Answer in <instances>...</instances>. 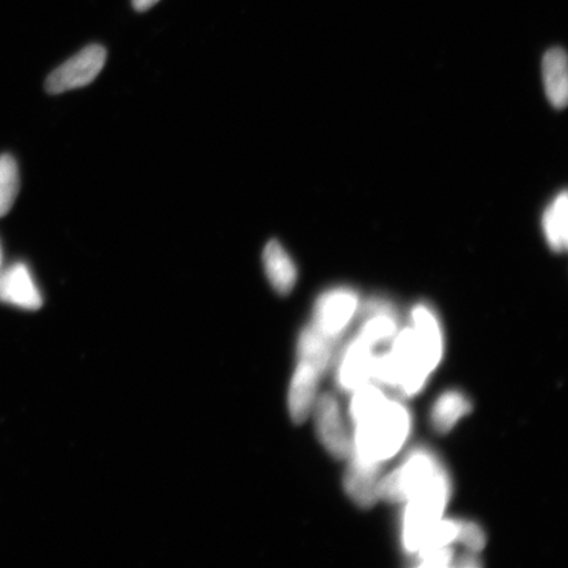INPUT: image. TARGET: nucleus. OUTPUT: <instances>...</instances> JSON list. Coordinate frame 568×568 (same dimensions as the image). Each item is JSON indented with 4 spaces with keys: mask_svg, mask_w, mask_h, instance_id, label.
Listing matches in <instances>:
<instances>
[{
    "mask_svg": "<svg viewBox=\"0 0 568 568\" xmlns=\"http://www.w3.org/2000/svg\"><path fill=\"white\" fill-rule=\"evenodd\" d=\"M20 187L19 169L16 159L10 154L0 155V217L12 209Z\"/></svg>",
    "mask_w": 568,
    "mask_h": 568,
    "instance_id": "18",
    "label": "nucleus"
},
{
    "mask_svg": "<svg viewBox=\"0 0 568 568\" xmlns=\"http://www.w3.org/2000/svg\"><path fill=\"white\" fill-rule=\"evenodd\" d=\"M450 489V480L443 467L428 485L410 497L403 523V542L407 551L417 552L425 532L442 520Z\"/></svg>",
    "mask_w": 568,
    "mask_h": 568,
    "instance_id": "2",
    "label": "nucleus"
},
{
    "mask_svg": "<svg viewBox=\"0 0 568 568\" xmlns=\"http://www.w3.org/2000/svg\"><path fill=\"white\" fill-rule=\"evenodd\" d=\"M349 459L344 478L345 491L361 508H372L379 500L382 464L364 459L353 452Z\"/></svg>",
    "mask_w": 568,
    "mask_h": 568,
    "instance_id": "7",
    "label": "nucleus"
},
{
    "mask_svg": "<svg viewBox=\"0 0 568 568\" xmlns=\"http://www.w3.org/2000/svg\"><path fill=\"white\" fill-rule=\"evenodd\" d=\"M568 199L566 191H562L554 199L542 217V229L546 241L551 251L565 253L568 245Z\"/></svg>",
    "mask_w": 568,
    "mask_h": 568,
    "instance_id": "16",
    "label": "nucleus"
},
{
    "mask_svg": "<svg viewBox=\"0 0 568 568\" xmlns=\"http://www.w3.org/2000/svg\"><path fill=\"white\" fill-rule=\"evenodd\" d=\"M336 345L337 341L326 337L310 324L302 331L297 341V358L323 376L328 371Z\"/></svg>",
    "mask_w": 568,
    "mask_h": 568,
    "instance_id": "13",
    "label": "nucleus"
},
{
    "mask_svg": "<svg viewBox=\"0 0 568 568\" xmlns=\"http://www.w3.org/2000/svg\"><path fill=\"white\" fill-rule=\"evenodd\" d=\"M414 320V332L420 349L423 352L426 365L430 373L435 371L443 358L444 343L442 326L429 307L425 304H418L412 311Z\"/></svg>",
    "mask_w": 568,
    "mask_h": 568,
    "instance_id": "12",
    "label": "nucleus"
},
{
    "mask_svg": "<svg viewBox=\"0 0 568 568\" xmlns=\"http://www.w3.org/2000/svg\"><path fill=\"white\" fill-rule=\"evenodd\" d=\"M458 567H479L481 566L480 562H478V559L474 556H467L464 559H460V562L457 564Z\"/></svg>",
    "mask_w": 568,
    "mask_h": 568,
    "instance_id": "25",
    "label": "nucleus"
},
{
    "mask_svg": "<svg viewBox=\"0 0 568 568\" xmlns=\"http://www.w3.org/2000/svg\"><path fill=\"white\" fill-rule=\"evenodd\" d=\"M354 397L351 407L353 423H358L362 418L371 415L376 408L386 402L387 397L383 395L379 388L372 385H365L354 390Z\"/></svg>",
    "mask_w": 568,
    "mask_h": 568,
    "instance_id": "20",
    "label": "nucleus"
},
{
    "mask_svg": "<svg viewBox=\"0 0 568 568\" xmlns=\"http://www.w3.org/2000/svg\"><path fill=\"white\" fill-rule=\"evenodd\" d=\"M442 468V464L429 452L412 453L407 460L394 470L404 501H408L418 489L428 485Z\"/></svg>",
    "mask_w": 568,
    "mask_h": 568,
    "instance_id": "11",
    "label": "nucleus"
},
{
    "mask_svg": "<svg viewBox=\"0 0 568 568\" xmlns=\"http://www.w3.org/2000/svg\"><path fill=\"white\" fill-rule=\"evenodd\" d=\"M457 542L464 544L468 550L479 552L485 549L486 535L479 525L471 521H458Z\"/></svg>",
    "mask_w": 568,
    "mask_h": 568,
    "instance_id": "22",
    "label": "nucleus"
},
{
    "mask_svg": "<svg viewBox=\"0 0 568 568\" xmlns=\"http://www.w3.org/2000/svg\"><path fill=\"white\" fill-rule=\"evenodd\" d=\"M546 97L556 109H564L568 99L567 55L564 49L552 48L542 60Z\"/></svg>",
    "mask_w": 568,
    "mask_h": 568,
    "instance_id": "14",
    "label": "nucleus"
},
{
    "mask_svg": "<svg viewBox=\"0 0 568 568\" xmlns=\"http://www.w3.org/2000/svg\"><path fill=\"white\" fill-rule=\"evenodd\" d=\"M267 280L276 293L288 295L297 280L296 266L288 253L276 240L270 241L264 252Z\"/></svg>",
    "mask_w": 568,
    "mask_h": 568,
    "instance_id": "15",
    "label": "nucleus"
},
{
    "mask_svg": "<svg viewBox=\"0 0 568 568\" xmlns=\"http://www.w3.org/2000/svg\"><path fill=\"white\" fill-rule=\"evenodd\" d=\"M354 425L352 452L364 459L383 464L406 444L410 415L402 403L386 399L381 407Z\"/></svg>",
    "mask_w": 568,
    "mask_h": 568,
    "instance_id": "1",
    "label": "nucleus"
},
{
    "mask_svg": "<svg viewBox=\"0 0 568 568\" xmlns=\"http://www.w3.org/2000/svg\"><path fill=\"white\" fill-rule=\"evenodd\" d=\"M106 51L102 45H89L71 57L48 77L45 88L49 94H61L70 90L88 87L105 65Z\"/></svg>",
    "mask_w": 568,
    "mask_h": 568,
    "instance_id": "3",
    "label": "nucleus"
},
{
    "mask_svg": "<svg viewBox=\"0 0 568 568\" xmlns=\"http://www.w3.org/2000/svg\"><path fill=\"white\" fill-rule=\"evenodd\" d=\"M358 295L351 288H335L318 297L312 325L326 337L337 341L358 310Z\"/></svg>",
    "mask_w": 568,
    "mask_h": 568,
    "instance_id": "4",
    "label": "nucleus"
},
{
    "mask_svg": "<svg viewBox=\"0 0 568 568\" xmlns=\"http://www.w3.org/2000/svg\"><path fill=\"white\" fill-rule=\"evenodd\" d=\"M373 345L357 337L347 346L338 368V382L344 389L355 390L372 379Z\"/></svg>",
    "mask_w": 568,
    "mask_h": 568,
    "instance_id": "9",
    "label": "nucleus"
},
{
    "mask_svg": "<svg viewBox=\"0 0 568 568\" xmlns=\"http://www.w3.org/2000/svg\"><path fill=\"white\" fill-rule=\"evenodd\" d=\"M159 2H160V0H132L134 10H138V11L151 10L152 7L158 4Z\"/></svg>",
    "mask_w": 568,
    "mask_h": 568,
    "instance_id": "24",
    "label": "nucleus"
},
{
    "mask_svg": "<svg viewBox=\"0 0 568 568\" xmlns=\"http://www.w3.org/2000/svg\"><path fill=\"white\" fill-rule=\"evenodd\" d=\"M0 302L27 311L41 308L40 290L36 286L30 268L23 262L7 267L4 272L0 270Z\"/></svg>",
    "mask_w": 568,
    "mask_h": 568,
    "instance_id": "8",
    "label": "nucleus"
},
{
    "mask_svg": "<svg viewBox=\"0 0 568 568\" xmlns=\"http://www.w3.org/2000/svg\"><path fill=\"white\" fill-rule=\"evenodd\" d=\"M420 556V567H447L452 565L453 549L449 546H444L436 550L418 554Z\"/></svg>",
    "mask_w": 568,
    "mask_h": 568,
    "instance_id": "23",
    "label": "nucleus"
},
{
    "mask_svg": "<svg viewBox=\"0 0 568 568\" xmlns=\"http://www.w3.org/2000/svg\"><path fill=\"white\" fill-rule=\"evenodd\" d=\"M320 375L315 368L300 362L288 389V410L295 424L307 422L314 409Z\"/></svg>",
    "mask_w": 568,
    "mask_h": 568,
    "instance_id": "10",
    "label": "nucleus"
},
{
    "mask_svg": "<svg viewBox=\"0 0 568 568\" xmlns=\"http://www.w3.org/2000/svg\"><path fill=\"white\" fill-rule=\"evenodd\" d=\"M372 378L387 386H399V375H397L396 365L393 355L389 353L374 355Z\"/></svg>",
    "mask_w": 568,
    "mask_h": 568,
    "instance_id": "21",
    "label": "nucleus"
},
{
    "mask_svg": "<svg viewBox=\"0 0 568 568\" xmlns=\"http://www.w3.org/2000/svg\"><path fill=\"white\" fill-rule=\"evenodd\" d=\"M315 424L320 443L333 458L344 460L352 453V439L347 435L344 418L336 397L323 394L317 397L314 409Z\"/></svg>",
    "mask_w": 568,
    "mask_h": 568,
    "instance_id": "5",
    "label": "nucleus"
},
{
    "mask_svg": "<svg viewBox=\"0 0 568 568\" xmlns=\"http://www.w3.org/2000/svg\"><path fill=\"white\" fill-rule=\"evenodd\" d=\"M458 536V521L454 520H439L425 532L422 538L420 546H418V554L430 550L444 548L452 542L457 541Z\"/></svg>",
    "mask_w": 568,
    "mask_h": 568,
    "instance_id": "19",
    "label": "nucleus"
},
{
    "mask_svg": "<svg viewBox=\"0 0 568 568\" xmlns=\"http://www.w3.org/2000/svg\"><path fill=\"white\" fill-rule=\"evenodd\" d=\"M399 375V387L403 393L414 396L420 390L430 374L414 329H404L397 336L393 351L389 352Z\"/></svg>",
    "mask_w": 568,
    "mask_h": 568,
    "instance_id": "6",
    "label": "nucleus"
},
{
    "mask_svg": "<svg viewBox=\"0 0 568 568\" xmlns=\"http://www.w3.org/2000/svg\"><path fill=\"white\" fill-rule=\"evenodd\" d=\"M473 404L459 390H447L432 410V424L438 433L450 432L462 417L470 414Z\"/></svg>",
    "mask_w": 568,
    "mask_h": 568,
    "instance_id": "17",
    "label": "nucleus"
},
{
    "mask_svg": "<svg viewBox=\"0 0 568 568\" xmlns=\"http://www.w3.org/2000/svg\"><path fill=\"white\" fill-rule=\"evenodd\" d=\"M2 262H3V253H2V245H0V270H2Z\"/></svg>",
    "mask_w": 568,
    "mask_h": 568,
    "instance_id": "26",
    "label": "nucleus"
}]
</instances>
